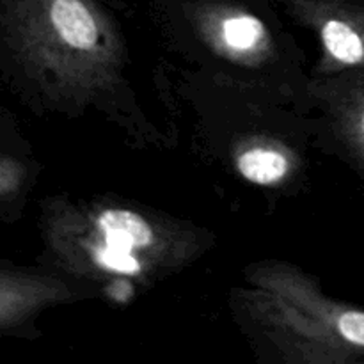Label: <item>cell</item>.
Listing matches in <instances>:
<instances>
[{
    "label": "cell",
    "instance_id": "2",
    "mask_svg": "<svg viewBox=\"0 0 364 364\" xmlns=\"http://www.w3.org/2000/svg\"><path fill=\"white\" fill-rule=\"evenodd\" d=\"M0 34L14 70L71 105L107 95L124 66V45L100 0H0Z\"/></svg>",
    "mask_w": 364,
    "mask_h": 364
},
{
    "label": "cell",
    "instance_id": "9",
    "mask_svg": "<svg viewBox=\"0 0 364 364\" xmlns=\"http://www.w3.org/2000/svg\"><path fill=\"white\" fill-rule=\"evenodd\" d=\"M28 181V166L18 156L2 153L0 159V205L4 212L13 210L23 196Z\"/></svg>",
    "mask_w": 364,
    "mask_h": 364
},
{
    "label": "cell",
    "instance_id": "1",
    "mask_svg": "<svg viewBox=\"0 0 364 364\" xmlns=\"http://www.w3.org/2000/svg\"><path fill=\"white\" fill-rule=\"evenodd\" d=\"M41 240L60 272L98 283L151 284L191 265L210 235L116 199L45 201Z\"/></svg>",
    "mask_w": 364,
    "mask_h": 364
},
{
    "label": "cell",
    "instance_id": "4",
    "mask_svg": "<svg viewBox=\"0 0 364 364\" xmlns=\"http://www.w3.org/2000/svg\"><path fill=\"white\" fill-rule=\"evenodd\" d=\"M160 20L198 43L201 59L230 70L228 80H269L283 66L272 0H156Z\"/></svg>",
    "mask_w": 364,
    "mask_h": 364
},
{
    "label": "cell",
    "instance_id": "3",
    "mask_svg": "<svg viewBox=\"0 0 364 364\" xmlns=\"http://www.w3.org/2000/svg\"><path fill=\"white\" fill-rule=\"evenodd\" d=\"M231 309L245 336L276 361L364 363V309L327 295L294 263L265 259L247 267Z\"/></svg>",
    "mask_w": 364,
    "mask_h": 364
},
{
    "label": "cell",
    "instance_id": "5",
    "mask_svg": "<svg viewBox=\"0 0 364 364\" xmlns=\"http://www.w3.org/2000/svg\"><path fill=\"white\" fill-rule=\"evenodd\" d=\"M320 46L315 77L364 64V0H276Z\"/></svg>",
    "mask_w": 364,
    "mask_h": 364
},
{
    "label": "cell",
    "instance_id": "8",
    "mask_svg": "<svg viewBox=\"0 0 364 364\" xmlns=\"http://www.w3.org/2000/svg\"><path fill=\"white\" fill-rule=\"evenodd\" d=\"M231 159L235 171L245 181L259 187H279L299 169V159L294 149L267 135L251 137L244 144H237Z\"/></svg>",
    "mask_w": 364,
    "mask_h": 364
},
{
    "label": "cell",
    "instance_id": "6",
    "mask_svg": "<svg viewBox=\"0 0 364 364\" xmlns=\"http://www.w3.org/2000/svg\"><path fill=\"white\" fill-rule=\"evenodd\" d=\"M311 96L326 114L345 159L364 178V64L315 77Z\"/></svg>",
    "mask_w": 364,
    "mask_h": 364
},
{
    "label": "cell",
    "instance_id": "7",
    "mask_svg": "<svg viewBox=\"0 0 364 364\" xmlns=\"http://www.w3.org/2000/svg\"><path fill=\"white\" fill-rule=\"evenodd\" d=\"M73 290L59 276L21 267L0 269V331L20 329L48 306L71 301Z\"/></svg>",
    "mask_w": 364,
    "mask_h": 364
}]
</instances>
